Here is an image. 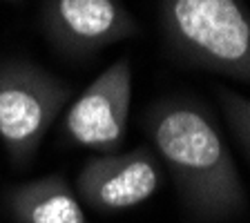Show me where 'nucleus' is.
Listing matches in <instances>:
<instances>
[{"label":"nucleus","instance_id":"1","mask_svg":"<svg viewBox=\"0 0 250 223\" xmlns=\"http://www.w3.org/2000/svg\"><path fill=\"white\" fill-rule=\"evenodd\" d=\"M143 130L174 179L186 212L208 223L244 212L246 187L208 105L167 96L150 105Z\"/></svg>","mask_w":250,"mask_h":223},{"label":"nucleus","instance_id":"2","mask_svg":"<svg viewBox=\"0 0 250 223\" xmlns=\"http://www.w3.org/2000/svg\"><path fill=\"white\" fill-rule=\"evenodd\" d=\"M159 27L179 62L250 85V9L244 0H159Z\"/></svg>","mask_w":250,"mask_h":223},{"label":"nucleus","instance_id":"3","mask_svg":"<svg viewBox=\"0 0 250 223\" xmlns=\"http://www.w3.org/2000/svg\"><path fill=\"white\" fill-rule=\"evenodd\" d=\"M72 85L29 61L0 62V141L16 167H27L72 101Z\"/></svg>","mask_w":250,"mask_h":223},{"label":"nucleus","instance_id":"4","mask_svg":"<svg viewBox=\"0 0 250 223\" xmlns=\"http://www.w3.org/2000/svg\"><path fill=\"white\" fill-rule=\"evenodd\" d=\"M132 103V61L121 56L67 105L62 134L72 145L114 154L127 134Z\"/></svg>","mask_w":250,"mask_h":223},{"label":"nucleus","instance_id":"5","mask_svg":"<svg viewBox=\"0 0 250 223\" xmlns=\"http://www.w3.org/2000/svg\"><path fill=\"white\" fill-rule=\"evenodd\" d=\"M41 27L56 52L78 61L141 31L121 0H42Z\"/></svg>","mask_w":250,"mask_h":223},{"label":"nucleus","instance_id":"6","mask_svg":"<svg viewBox=\"0 0 250 223\" xmlns=\"http://www.w3.org/2000/svg\"><path fill=\"white\" fill-rule=\"evenodd\" d=\"M163 183L161 163L147 145L125 154H99L76 177V197L99 214H119L150 201Z\"/></svg>","mask_w":250,"mask_h":223},{"label":"nucleus","instance_id":"7","mask_svg":"<svg viewBox=\"0 0 250 223\" xmlns=\"http://www.w3.org/2000/svg\"><path fill=\"white\" fill-rule=\"evenodd\" d=\"M2 201L14 223H89L83 203L62 174L9 187Z\"/></svg>","mask_w":250,"mask_h":223},{"label":"nucleus","instance_id":"8","mask_svg":"<svg viewBox=\"0 0 250 223\" xmlns=\"http://www.w3.org/2000/svg\"><path fill=\"white\" fill-rule=\"evenodd\" d=\"M217 99L230 132L234 134L239 147L250 161V99H246V96H241V94L228 87H219Z\"/></svg>","mask_w":250,"mask_h":223}]
</instances>
